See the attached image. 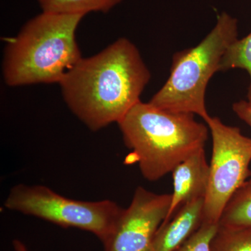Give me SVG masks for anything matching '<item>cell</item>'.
<instances>
[{"mask_svg":"<svg viewBox=\"0 0 251 251\" xmlns=\"http://www.w3.org/2000/svg\"><path fill=\"white\" fill-rule=\"evenodd\" d=\"M4 206L9 210L45 220L64 227L87 231L103 242L123 208L110 200L77 201L41 185L18 184L11 188Z\"/></svg>","mask_w":251,"mask_h":251,"instance_id":"obj_5","label":"cell"},{"mask_svg":"<svg viewBox=\"0 0 251 251\" xmlns=\"http://www.w3.org/2000/svg\"><path fill=\"white\" fill-rule=\"evenodd\" d=\"M233 69L247 71L250 76L249 88H251V32L231 44L223 57L219 72H224Z\"/></svg>","mask_w":251,"mask_h":251,"instance_id":"obj_13","label":"cell"},{"mask_svg":"<svg viewBox=\"0 0 251 251\" xmlns=\"http://www.w3.org/2000/svg\"><path fill=\"white\" fill-rule=\"evenodd\" d=\"M219 226L251 227V179L236 191L225 206Z\"/></svg>","mask_w":251,"mask_h":251,"instance_id":"obj_10","label":"cell"},{"mask_svg":"<svg viewBox=\"0 0 251 251\" xmlns=\"http://www.w3.org/2000/svg\"><path fill=\"white\" fill-rule=\"evenodd\" d=\"M151 79L139 50L120 38L87 58H81L59 82L71 111L93 131L118 123L139 103Z\"/></svg>","mask_w":251,"mask_h":251,"instance_id":"obj_1","label":"cell"},{"mask_svg":"<svg viewBox=\"0 0 251 251\" xmlns=\"http://www.w3.org/2000/svg\"><path fill=\"white\" fill-rule=\"evenodd\" d=\"M173 193L168 216L164 223L169 221L181 206L199 198H204L209 179V164L206 160L205 150H199L172 172Z\"/></svg>","mask_w":251,"mask_h":251,"instance_id":"obj_8","label":"cell"},{"mask_svg":"<svg viewBox=\"0 0 251 251\" xmlns=\"http://www.w3.org/2000/svg\"><path fill=\"white\" fill-rule=\"evenodd\" d=\"M237 39V20L223 12L200 44L173 54L168 80L149 103L167 111L197 115L206 122L210 117L206 107V87Z\"/></svg>","mask_w":251,"mask_h":251,"instance_id":"obj_4","label":"cell"},{"mask_svg":"<svg viewBox=\"0 0 251 251\" xmlns=\"http://www.w3.org/2000/svg\"><path fill=\"white\" fill-rule=\"evenodd\" d=\"M232 110L240 120L251 127V88L249 87L247 100L236 102L232 105Z\"/></svg>","mask_w":251,"mask_h":251,"instance_id":"obj_15","label":"cell"},{"mask_svg":"<svg viewBox=\"0 0 251 251\" xmlns=\"http://www.w3.org/2000/svg\"><path fill=\"white\" fill-rule=\"evenodd\" d=\"M13 247L15 251H29L24 243L19 239H14L13 241Z\"/></svg>","mask_w":251,"mask_h":251,"instance_id":"obj_16","label":"cell"},{"mask_svg":"<svg viewBox=\"0 0 251 251\" xmlns=\"http://www.w3.org/2000/svg\"><path fill=\"white\" fill-rule=\"evenodd\" d=\"M171 194L139 186L102 242L103 251H152L153 239L169 212Z\"/></svg>","mask_w":251,"mask_h":251,"instance_id":"obj_7","label":"cell"},{"mask_svg":"<svg viewBox=\"0 0 251 251\" xmlns=\"http://www.w3.org/2000/svg\"><path fill=\"white\" fill-rule=\"evenodd\" d=\"M219 224L203 222L199 229L174 251H211V244Z\"/></svg>","mask_w":251,"mask_h":251,"instance_id":"obj_14","label":"cell"},{"mask_svg":"<svg viewBox=\"0 0 251 251\" xmlns=\"http://www.w3.org/2000/svg\"><path fill=\"white\" fill-rule=\"evenodd\" d=\"M84 16L42 11L26 23L4 49L6 85L59 84L82 58L75 35Z\"/></svg>","mask_w":251,"mask_h":251,"instance_id":"obj_3","label":"cell"},{"mask_svg":"<svg viewBox=\"0 0 251 251\" xmlns=\"http://www.w3.org/2000/svg\"><path fill=\"white\" fill-rule=\"evenodd\" d=\"M195 115L162 110L140 101L118 122L130 158L145 179L155 181L205 148L209 127Z\"/></svg>","mask_w":251,"mask_h":251,"instance_id":"obj_2","label":"cell"},{"mask_svg":"<svg viewBox=\"0 0 251 251\" xmlns=\"http://www.w3.org/2000/svg\"><path fill=\"white\" fill-rule=\"evenodd\" d=\"M123 0H38L42 11L64 14L107 13Z\"/></svg>","mask_w":251,"mask_h":251,"instance_id":"obj_11","label":"cell"},{"mask_svg":"<svg viewBox=\"0 0 251 251\" xmlns=\"http://www.w3.org/2000/svg\"><path fill=\"white\" fill-rule=\"evenodd\" d=\"M205 122L212 138V156L204 222L219 224L225 206L251 175V138L219 117L210 116Z\"/></svg>","mask_w":251,"mask_h":251,"instance_id":"obj_6","label":"cell"},{"mask_svg":"<svg viewBox=\"0 0 251 251\" xmlns=\"http://www.w3.org/2000/svg\"><path fill=\"white\" fill-rule=\"evenodd\" d=\"M204 198H199L181 206L169 221L157 231L152 251H174L184 244L204 222Z\"/></svg>","mask_w":251,"mask_h":251,"instance_id":"obj_9","label":"cell"},{"mask_svg":"<svg viewBox=\"0 0 251 251\" xmlns=\"http://www.w3.org/2000/svg\"><path fill=\"white\" fill-rule=\"evenodd\" d=\"M211 251H251V227L219 226L211 241Z\"/></svg>","mask_w":251,"mask_h":251,"instance_id":"obj_12","label":"cell"}]
</instances>
